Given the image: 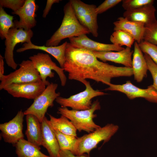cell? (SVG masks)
Returning <instances> with one entry per match:
<instances>
[{"instance_id": "1", "label": "cell", "mask_w": 157, "mask_h": 157, "mask_svg": "<svg viewBox=\"0 0 157 157\" xmlns=\"http://www.w3.org/2000/svg\"><path fill=\"white\" fill-rule=\"evenodd\" d=\"M63 69L68 78L81 83L86 79L108 85L111 79L133 75L132 68L117 67L99 61L91 51L73 46L67 42Z\"/></svg>"}, {"instance_id": "2", "label": "cell", "mask_w": 157, "mask_h": 157, "mask_svg": "<svg viewBox=\"0 0 157 157\" xmlns=\"http://www.w3.org/2000/svg\"><path fill=\"white\" fill-rule=\"evenodd\" d=\"M64 15L59 28L46 42V46H56L63 40L90 33L77 19L69 1L64 6Z\"/></svg>"}, {"instance_id": "3", "label": "cell", "mask_w": 157, "mask_h": 157, "mask_svg": "<svg viewBox=\"0 0 157 157\" xmlns=\"http://www.w3.org/2000/svg\"><path fill=\"white\" fill-rule=\"evenodd\" d=\"M100 108V102L97 99L92 103L91 108L89 109L75 110L61 107L58 108L57 113L67 118L79 132L84 131L90 133L101 127L93 121L97 116L94 112Z\"/></svg>"}, {"instance_id": "4", "label": "cell", "mask_w": 157, "mask_h": 157, "mask_svg": "<svg viewBox=\"0 0 157 157\" xmlns=\"http://www.w3.org/2000/svg\"><path fill=\"white\" fill-rule=\"evenodd\" d=\"M118 126L113 124H108L93 132L77 138L75 146V155L80 156L86 154L90 155V151L96 148L98 144L108 142L117 131Z\"/></svg>"}, {"instance_id": "5", "label": "cell", "mask_w": 157, "mask_h": 157, "mask_svg": "<svg viewBox=\"0 0 157 157\" xmlns=\"http://www.w3.org/2000/svg\"><path fill=\"white\" fill-rule=\"evenodd\" d=\"M82 83L85 86L83 91L68 98L58 97L56 99V101L62 107H69L75 110H84L91 108L92 103V99L93 98L107 94L100 90L94 89L90 82L86 80H84Z\"/></svg>"}, {"instance_id": "6", "label": "cell", "mask_w": 157, "mask_h": 157, "mask_svg": "<svg viewBox=\"0 0 157 157\" xmlns=\"http://www.w3.org/2000/svg\"><path fill=\"white\" fill-rule=\"evenodd\" d=\"M29 58L39 73L42 81L46 86L50 83L47 80V78H52L54 76L55 74L52 70H54L58 75L61 85L63 86L65 85L67 79L64 69L58 66L48 54L38 53L30 56Z\"/></svg>"}, {"instance_id": "7", "label": "cell", "mask_w": 157, "mask_h": 157, "mask_svg": "<svg viewBox=\"0 0 157 157\" xmlns=\"http://www.w3.org/2000/svg\"><path fill=\"white\" fill-rule=\"evenodd\" d=\"M58 85L57 83H50L44 91L34 100L30 106L24 112V115H33L41 123L45 117L48 108L53 107L54 101L60 96V92H56Z\"/></svg>"}, {"instance_id": "8", "label": "cell", "mask_w": 157, "mask_h": 157, "mask_svg": "<svg viewBox=\"0 0 157 157\" xmlns=\"http://www.w3.org/2000/svg\"><path fill=\"white\" fill-rule=\"evenodd\" d=\"M19 67L7 75L0 78V90L13 83H20L41 80L39 73L30 60H24L19 64Z\"/></svg>"}, {"instance_id": "9", "label": "cell", "mask_w": 157, "mask_h": 157, "mask_svg": "<svg viewBox=\"0 0 157 157\" xmlns=\"http://www.w3.org/2000/svg\"><path fill=\"white\" fill-rule=\"evenodd\" d=\"M75 15L80 23L93 36H98V14L95 5L85 3L80 0H70Z\"/></svg>"}, {"instance_id": "10", "label": "cell", "mask_w": 157, "mask_h": 157, "mask_svg": "<svg viewBox=\"0 0 157 157\" xmlns=\"http://www.w3.org/2000/svg\"><path fill=\"white\" fill-rule=\"evenodd\" d=\"M33 33L31 29L26 30L23 28H10L6 38V46L4 58L8 65L16 69L17 64L13 57V51L16 45L21 43H28L31 42Z\"/></svg>"}, {"instance_id": "11", "label": "cell", "mask_w": 157, "mask_h": 157, "mask_svg": "<svg viewBox=\"0 0 157 157\" xmlns=\"http://www.w3.org/2000/svg\"><path fill=\"white\" fill-rule=\"evenodd\" d=\"M109 87L105 89L106 91H115L125 94L130 99L142 98L149 102L157 103V92L151 85L146 89L137 87L130 81H127L122 84L110 83Z\"/></svg>"}, {"instance_id": "12", "label": "cell", "mask_w": 157, "mask_h": 157, "mask_svg": "<svg viewBox=\"0 0 157 157\" xmlns=\"http://www.w3.org/2000/svg\"><path fill=\"white\" fill-rule=\"evenodd\" d=\"M46 86L41 80L12 83L6 86L3 90L14 97L34 100L44 91Z\"/></svg>"}, {"instance_id": "13", "label": "cell", "mask_w": 157, "mask_h": 157, "mask_svg": "<svg viewBox=\"0 0 157 157\" xmlns=\"http://www.w3.org/2000/svg\"><path fill=\"white\" fill-rule=\"evenodd\" d=\"M25 115L21 110L8 122L0 124L1 135L5 142L15 146L19 140L24 138L23 122Z\"/></svg>"}, {"instance_id": "14", "label": "cell", "mask_w": 157, "mask_h": 157, "mask_svg": "<svg viewBox=\"0 0 157 157\" xmlns=\"http://www.w3.org/2000/svg\"><path fill=\"white\" fill-rule=\"evenodd\" d=\"M38 8L35 0H25L22 6L12 13L13 15H18L19 18V20L14 21V28L28 30L34 27L36 25L35 13Z\"/></svg>"}, {"instance_id": "15", "label": "cell", "mask_w": 157, "mask_h": 157, "mask_svg": "<svg viewBox=\"0 0 157 157\" xmlns=\"http://www.w3.org/2000/svg\"><path fill=\"white\" fill-rule=\"evenodd\" d=\"M69 39L70 43L73 46L91 51H117L125 48L112 44H105L95 41L89 38L85 34L70 38Z\"/></svg>"}, {"instance_id": "16", "label": "cell", "mask_w": 157, "mask_h": 157, "mask_svg": "<svg viewBox=\"0 0 157 157\" xmlns=\"http://www.w3.org/2000/svg\"><path fill=\"white\" fill-rule=\"evenodd\" d=\"M45 117L41 123L42 145L47 149L51 157H58L60 147L53 128Z\"/></svg>"}, {"instance_id": "17", "label": "cell", "mask_w": 157, "mask_h": 157, "mask_svg": "<svg viewBox=\"0 0 157 157\" xmlns=\"http://www.w3.org/2000/svg\"><path fill=\"white\" fill-rule=\"evenodd\" d=\"M91 52L98 59L104 62L110 61L122 64L125 67L132 68V57L133 51L129 47H126L123 50L115 52Z\"/></svg>"}, {"instance_id": "18", "label": "cell", "mask_w": 157, "mask_h": 157, "mask_svg": "<svg viewBox=\"0 0 157 157\" xmlns=\"http://www.w3.org/2000/svg\"><path fill=\"white\" fill-rule=\"evenodd\" d=\"M113 30L123 31L131 36L138 44L143 41L145 25L142 23L130 21L123 17L113 22Z\"/></svg>"}, {"instance_id": "19", "label": "cell", "mask_w": 157, "mask_h": 157, "mask_svg": "<svg viewBox=\"0 0 157 157\" xmlns=\"http://www.w3.org/2000/svg\"><path fill=\"white\" fill-rule=\"evenodd\" d=\"M67 43V42L66 41L59 46L47 47L35 45L31 42L25 43L22 47L17 49L16 51L17 53H21L33 49L44 51L53 56L58 61L60 67L63 69L65 62V51Z\"/></svg>"}, {"instance_id": "20", "label": "cell", "mask_w": 157, "mask_h": 157, "mask_svg": "<svg viewBox=\"0 0 157 157\" xmlns=\"http://www.w3.org/2000/svg\"><path fill=\"white\" fill-rule=\"evenodd\" d=\"M156 11L153 5H149L135 10L125 11L123 17L130 21L142 23L146 26L156 20Z\"/></svg>"}, {"instance_id": "21", "label": "cell", "mask_w": 157, "mask_h": 157, "mask_svg": "<svg viewBox=\"0 0 157 157\" xmlns=\"http://www.w3.org/2000/svg\"><path fill=\"white\" fill-rule=\"evenodd\" d=\"M133 75L137 82H141L147 76L148 67L145 59L138 44L135 42L132 58Z\"/></svg>"}, {"instance_id": "22", "label": "cell", "mask_w": 157, "mask_h": 157, "mask_svg": "<svg viewBox=\"0 0 157 157\" xmlns=\"http://www.w3.org/2000/svg\"><path fill=\"white\" fill-rule=\"evenodd\" d=\"M27 128L25 135L27 140L39 147L42 146V132L41 123L32 114L26 115Z\"/></svg>"}, {"instance_id": "23", "label": "cell", "mask_w": 157, "mask_h": 157, "mask_svg": "<svg viewBox=\"0 0 157 157\" xmlns=\"http://www.w3.org/2000/svg\"><path fill=\"white\" fill-rule=\"evenodd\" d=\"M15 146L18 157H51L42 153L40 148L24 138L19 140Z\"/></svg>"}, {"instance_id": "24", "label": "cell", "mask_w": 157, "mask_h": 157, "mask_svg": "<svg viewBox=\"0 0 157 157\" xmlns=\"http://www.w3.org/2000/svg\"><path fill=\"white\" fill-rule=\"evenodd\" d=\"M49 124L54 130L67 135L77 137V130L72 123L65 117L61 115L59 118L49 115Z\"/></svg>"}, {"instance_id": "25", "label": "cell", "mask_w": 157, "mask_h": 157, "mask_svg": "<svg viewBox=\"0 0 157 157\" xmlns=\"http://www.w3.org/2000/svg\"><path fill=\"white\" fill-rule=\"evenodd\" d=\"M110 40L112 44L121 47L125 46L130 48L135 42L131 36L121 30L114 31L111 35Z\"/></svg>"}, {"instance_id": "26", "label": "cell", "mask_w": 157, "mask_h": 157, "mask_svg": "<svg viewBox=\"0 0 157 157\" xmlns=\"http://www.w3.org/2000/svg\"><path fill=\"white\" fill-rule=\"evenodd\" d=\"M53 130L60 150H68L75 154V146L77 137L63 134L53 129Z\"/></svg>"}, {"instance_id": "27", "label": "cell", "mask_w": 157, "mask_h": 157, "mask_svg": "<svg viewBox=\"0 0 157 157\" xmlns=\"http://www.w3.org/2000/svg\"><path fill=\"white\" fill-rule=\"evenodd\" d=\"M13 16L8 14L0 6V36L1 39L6 38L10 29L14 27Z\"/></svg>"}, {"instance_id": "28", "label": "cell", "mask_w": 157, "mask_h": 157, "mask_svg": "<svg viewBox=\"0 0 157 157\" xmlns=\"http://www.w3.org/2000/svg\"><path fill=\"white\" fill-rule=\"evenodd\" d=\"M143 41L157 46V20L152 24L145 26Z\"/></svg>"}, {"instance_id": "29", "label": "cell", "mask_w": 157, "mask_h": 157, "mask_svg": "<svg viewBox=\"0 0 157 157\" xmlns=\"http://www.w3.org/2000/svg\"><path fill=\"white\" fill-rule=\"evenodd\" d=\"M122 6L125 11L136 10L146 6L153 5V0H123Z\"/></svg>"}, {"instance_id": "30", "label": "cell", "mask_w": 157, "mask_h": 157, "mask_svg": "<svg viewBox=\"0 0 157 157\" xmlns=\"http://www.w3.org/2000/svg\"><path fill=\"white\" fill-rule=\"evenodd\" d=\"M138 44L142 52L147 54L157 65V46L144 41Z\"/></svg>"}, {"instance_id": "31", "label": "cell", "mask_w": 157, "mask_h": 157, "mask_svg": "<svg viewBox=\"0 0 157 157\" xmlns=\"http://www.w3.org/2000/svg\"><path fill=\"white\" fill-rule=\"evenodd\" d=\"M148 66V70L150 72L153 79V83L151 86L157 92V65L147 54L144 53Z\"/></svg>"}, {"instance_id": "32", "label": "cell", "mask_w": 157, "mask_h": 157, "mask_svg": "<svg viewBox=\"0 0 157 157\" xmlns=\"http://www.w3.org/2000/svg\"><path fill=\"white\" fill-rule=\"evenodd\" d=\"M24 0H1L0 6L10 9L15 12L21 8L24 4Z\"/></svg>"}, {"instance_id": "33", "label": "cell", "mask_w": 157, "mask_h": 157, "mask_svg": "<svg viewBox=\"0 0 157 157\" xmlns=\"http://www.w3.org/2000/svg\"><path fill=\"white\" fill-rule=\"evenodd\" d=\"M121 0H106L96 8L97 13L100 14L114 7L120 2Z\"/></svg>"}, {"instance_id": "34", "label": "cell", "mask_w": 157, "mask_h": 157, "mask_svg": "<svg viewBox=\"0 0 157 157\" xmlns=\"http://www.w3.org/2000/svg\"><path fill=\"white\" fill-rule=\"evenodd\" d=\"M58 157H90L89 155L84 154L80 156H77L74 154L70 151L68 150H60L59 152Z\"/></svg>"}, {"instance_id": "35", "label": "cell", "mask_w": 157, "mask_h": 157, "mask_svg": "<svg viewBox=\"0 0 157 157\" xmlns=\"http://www.w3.org/2000/svg\"><path fill=\"white\" fill-rule=\"evenodd\" d=\"M59 0H48L47 1L46 7L43 10L42 17L46 18L50 11L52 5L54 3H59Z\"/></svg>"}, {"instance_id": "36", "label": "cell", "mask_w": 157, "mask_h": 157, "mask_svg": "<svg viewBox=\"0 0 157 157\" xmlns=\"http://www.w3.org/2000/svg\"><path fill=\"white\" fill-rule=\"evenodd\" d=\"M4 57L0 55V78L4 75Z\"/></svg>"}]
</instances>
